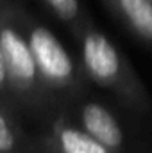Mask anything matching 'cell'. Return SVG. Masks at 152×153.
<instances>
[{"label": "cell", "mask_w": 152, "mask_h": 153, "mask_svg": "<svg viewBox=\"0 0 152 153\" xmlns=\"http://www.w3.org/2000/svg\"><path fill=\"white\" fill-rule=\"evenodd\" d=\"M81 46V66L86 78L109 91L114 98L138 114H150L152 100L147 87L134 73L123 53L88 16L75 36Z\"/></svg>", "instance_id": "1"}, {"label": "cell", "mask_w": 152, "mask_h": 153, "mask_svg": "<svg viewBox=\"0 0 152 153\" xmlns=\"http://www.w3.org/2000/svg\"><path fill=\"white\" fill-rule=\"evenodd\" d=\"M0 48L14 111L31 116L47 114L56 105V100L39 76L36 59L18 16L16 0H0Z\"/></svg>", "instance_id": "2"}, {"label": "cell", "mask_w": 152, "mask_h": 153, "mask_svg": "<svg viewBox=\"0 0 152 153\" xmlns=\"http://www.w3.org/2000/svg\"><path fill=\"white\" fill-rule=\"evenodd\" d=\"M18 16L23 32L29 39L32 55L36 59L39 76L56 103L79 100V96L86 89L88 80L82 71V66L74 61V57L59 41V38L20 4Z\"/></svg>", "instance_id": "3"}, {"label": "cell", "mask_w": 152, "mask_h": 153, "mask_svg": "<svg viewBox=\"0 0 152 153\" xmlns=\"http://www.w3.org/2000/svg\"><path fill=\"white\" fill-rule=\"evenodd\" d=\"M74 119L82 130H86L93 139H97L100 144H104L111 152H127V139L122 125L118 123L116 116L100 102L86 100L77 103Z\"/></svg>", "instance_id": "4"}, {"label": "cell", "mask_w": 152, "mask_h": 153, "mask_svg": "<svg viewBox=\"0 0 152 153\" xmlns=\"http://www.w3.org/2000/svg\"><path fill=\"white\" fill-rule=\"evenodd\" d=\"M39 150L45 153H114L68 116H57L47 125Z\"/></svg>", "instance_id": "5"}, {"label": "cell", "mask_w": 152, "mask_h": 153, "mask_svg": "<svg viewBox=\"0 0 152 153\" xmlns=\"http://www.w3.org/2000/svg\"><path fill=\"white\" fill-rule=\"evenodd\" d=\"M104 4L140 41L152 46V0H104Z\"/></svg>", "instance_id": "6"}, {"label": "cell", "mask_w": 152, "mask_h": 153, "mask_svg": "<svg viewBox=\"0 0 152 153\" xmlns=\"http://www.w3.org/2000/svg\"><path fill=\"white\" fill-rule=\"evenodd\" d=\"M16 116L18 112L11 105L0 103V153H41Z\"/></svg>", "instance_id": "7"}, {"label": "cell", "mask_w": 152, "mask_h": 153, "mask_svg": "<svg viewBox=\"0 0 152 153\" xmlns=\"http://www.w3.org/2000/svg\"><path fill=\"white\" fill-rule=\"evenodd\" d=\"M39 2H43L45 7L74 32V36L79 34L84 20L88 18L86 11L81 5V0H39Z\"/></svg>", "instance_id": "8"}, {"label": "cell", "mask_w": 152, "mask_h": 153, "mask_svg": "<svg viewBox=\"0 0 152 153\" xmlns=\"http://www.w3.org/2000/svg\"><path fill=\"white\" fill-rule=\"evenodd\" d=\"M0 103L13 107V103H11V91H9V78H7V70H5L2 48H0Z\"/></svg>", "instance_id": "9"}]
</instances>
